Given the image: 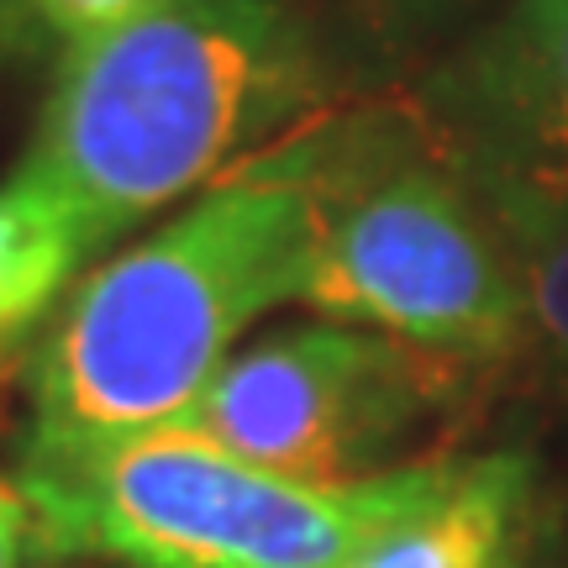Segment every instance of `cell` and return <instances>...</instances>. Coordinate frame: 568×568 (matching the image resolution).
<instances>
[{
	"label": "cell",
	"mask_w": 568,
	"mask_h": 568,
	"mask_svg": "<svg viewBox=\"0 0 568 568\" xmlns=\"http://www.w3.org/2000/svg\"><path fill=\"white\" fill-rule=\"evenodd\" d=\"M322 95L326 53L295 0H163L63 53L0 174V358L122 232L290 138Z\"/></svg>",
	"instance_id": "1"
},
{
	"label": "cell",
	"mask_w": 568,
	"mask_h": 568,
	"mask_svg": "<svg viewBox=\"0 0 568 568\" xmlns=\"http://www.w3.org/2000/svg\"><path fill=\"white\" fill-rule=\"evenodd\" d=\"M326 153L332 116H316L105 253L27 343V432L180 426L247 326L301 305Z\"/></svg>",
	"instance_id": "2"
},
{
	"label": "cell",
	"mask_w": 568,
	"mask_h": 568,
	"mask_svg": "<svg viewBox=\"0 0 568 568\" xmlns=\"http://www.w3.org/2000/svg\"><path fill=\"white\" fill-rule=\"evenodd\" d=\"M17 489L53 558L122 568H353L406 521L447 464H406L364 485L284 479L184 426L53 437L27 432Z\"/></svg>",
	"instance_id": "3"
},
{
	"label": "cell",
	"mask_w": 568,
	"mask_h": 568,
	"mask_svg": "<svg viewBox=\"0 0 568 568\" xmlns=\"http://www.w3.org/2000/svg\"><path fill=\"white\" fill-rule=\"evenodd\" d=\"M301 305L437 364H495L527 343L500 232L416 105L332 116Z\"/></svg>",
	"instance_id": "4"
},
{
	"label": "cell",
	"mask_w": 568,
	"mask_h": 568,
	"mask_svg": "<svg viewBox=\"0 0 568 568\" xmlns=\"http://www.w3.org/2000/svg\"><path fill=\"white\" fill-rule=\"evenodd\" d=\"M437 358L347 322H305L237 347L184 432L305 485L395 474L400 443L437 410Z\"/></svg>",
	"instance_id": "5"
},
{
	"label": "cell",
	"mask_w": 568,
	"mask_h": 568,
	"mask_svg": "<svg viewBox=\"0 0 568 568\" xmlns=\"http://www.w3.org/2000/svg\"><path fill=\"white\" fill-rule=\"evenodd\" d=\"M416 116L464 174L568 190V0H506L422 80Z\"/></svg>",
	"instance_id": "6"
},
{
	"label": "cell",
	"mask_w": 568,
	"mask_h": 568,
	"mask_svg": "<svg viewBox=\"0 0 568 568\" xmlns=\"http://www.w3.org/2000/svg\"><path fill=\"white\" fill-rule=\"evenodd\" d=\"M531 489V458L521 453L447 464L443 485L368 542L353 568H521Z\"/></svg>",
	"instance_id": "7"
},
{
	"label": "cell",
	"mask_w": 568,
	"mask_h": 568,
	"mask_svg": "<svg viewBox=\"0 0 568 568\" xmlns=\"http://www.w3.org/2000/svg\"><path fill=\"white\" fill-rule=\"evenodd\" d=\"M464 180L479 195L516 268L527 337H537L552 364L568 368V190H537V184L495 180V174H464Z\"/></svg>",
	"instance_id": "8"
},
{
	"label": "cell",
	"mask_w": 568,
	"mask_h": 568,
	"mask_svg": "<svg viewBox=\"0 0 568 568\" xmlns=\"http://www.w3.org/2000/svg\"><path fill=\"white\" fill-rule=\"evenodd\" d=\"M322 6L353 42L374 48L379 59H395L447 32L479 0H322Z\"/></svg>",
	"instance_id": "9"
},
{
	"label": "cell",
	"mask_w": 568,
	"mask_h": 568,
	"mask_svg": "<svg viewBox=\"0 0 568 568\" xmlns=\"http://www.w3.org/2000/svg\"><path fill=\"white\" fill-rule=\"evenodd\" d=\"M17 17L42 32V38L59 42V53H74L84 42L105 38V32H122L138 17L159 11L163 0H11Z\"/></svg>",
	"instance_id": "10"
},
{
	"label": "cell",
	"mask_w": 568,
	"mask_h": 568,
	"mask_svg": "<svg viewBox=\"0 0 568 568\" xmlns=\"http://www.w3.org/2000/svg\"><path fill=\"white\" fill-rule=\"evenodd\" d=\"M32 548H38V537H32V510L21 500L17 474L0 468V568H21V558Z\"/></svg>",
	"instance_id": "11"
}]
</instances>
